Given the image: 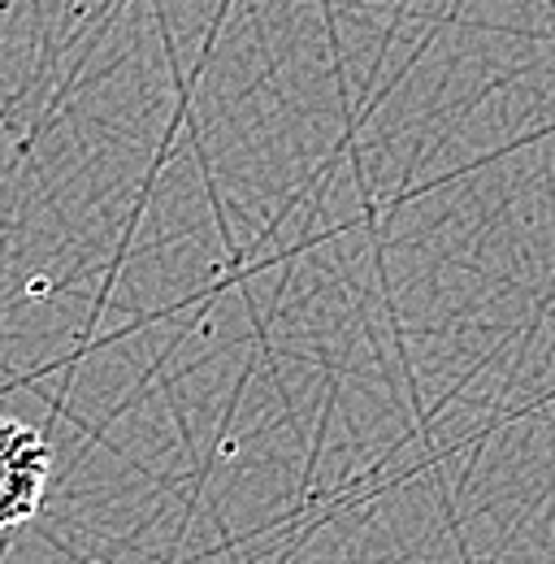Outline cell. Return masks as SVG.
Wrapping results in <instances>:
<instances>
[{
  "label": "cell",
  "mask_w": 555,
  "mask_h": 564,
  "mask_svg": "<svg viewBox=\"0 0 555 564\" xmlns=\"http://www.w3.org/2000/svg\"><path fill=\"white\" fill-rule=\"evenodd\" d=\"M48 469V438L18 417H0V530H13L40 512Z\"/></svg>",
  "instance_id": "cell-1"
}]
</instances>
